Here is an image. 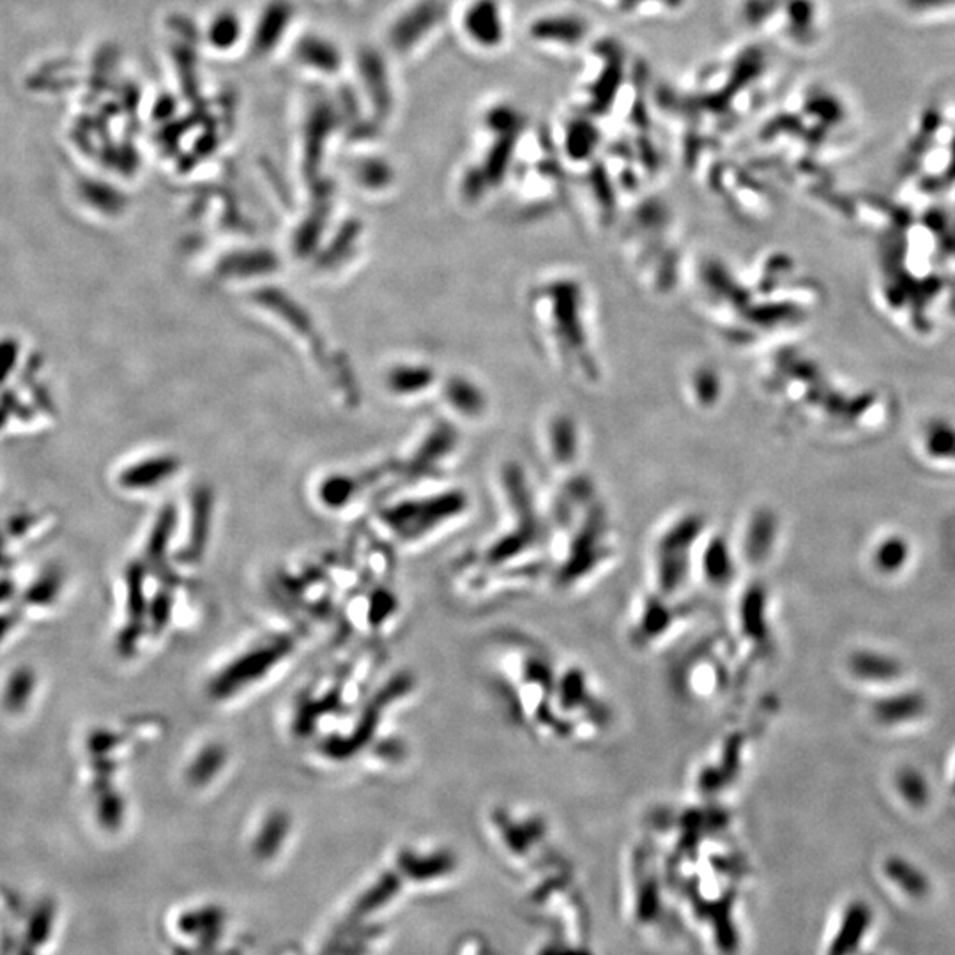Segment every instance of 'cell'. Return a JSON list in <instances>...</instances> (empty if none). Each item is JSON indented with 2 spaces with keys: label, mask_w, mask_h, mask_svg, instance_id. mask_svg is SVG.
<instances>
[{
  "label": "cell",
  "mask_w": 955,
  "mask_h": 955,
  "mask_svg": "<svg viewBox=\"0 0 955 955\" xmlns=\"http://www.w3.org/2000/svg\"><path fill=\"white\" fill-rule=\"evenodd\" d=\"M292 645L287 639H277L269 645L259 646L248 653L241 654L218 673L211 682V696L217 699H226L240 693L241 688L248 687L252 683L259 682L266 674L282 662L291 653Z\"/></svg>",
  "instance_id": "cell-4"
},
{
  "label": "cell",
  "mask_w": 955,
  "mask_h": 955,
  "mask_svg": "<svg viewBox=\"0 0 955 955\" xmlns=\"http://www.w3.org/2000/svg\"><path fill=\"white\" fill-rule=\"evenodd\" d=\"M909 10L928 11L955 4V0H904Z\"/></svg>",
  "instance_id": "cell-11"
},
{
  "label": "cell",
  "mask_w": 955,
  "mask_h": 955,
  "mask_svg": "<svg viewBox=\"0 0 955 955\" xmlns=\"http://www.w3.org/2000/svg\"><path fill=\"white\" fill-rule=\"evenodd\" d=\"M526 36L547 56H568L589 42V22L572 11H547L529 22Z\"/></svg>",
  "instance_id": "cell-3"
},
{
  "label": "cell",
  "mask_w": 955,
  "mask_h": 955,
  "mask_svg": "<svg viewBox=\"0 0 955 955\" xmlns=\"http://www.w3.org/2000/svg\"><path fill=\"white\" fill-rule=\"evenodd\" d=\"M657 0H620V4L625 5L630 11L632 16H645V14L659 13L657 10ZM671 11L682 8L683 0H664Z\"/></svg>",
  "instance_id": "cell-10"
},
{
  "label": "cell",
  "mask_w": 955,
  "mask_h": 955,
  "mask_svg": "<svg viewBox=\"0 0 955 955\" xmlns=\"http://www.w3.org/2000/svg\"><path fill=\"white\" fill-rule=\"evenodd\" d=\"M846 920L847 932H852V934H844L838 940L837 952L841 955H846L847 952L853 951V943H858V940H860V932L864 931V926H866L864 920H867L866 911H864V908L853 909L852 914L847 915Z\"/></svg>",
  "instance_id": "cell-9"
},
{
  "label": "cell",
  "mask_w": 955,
  "mask_h": 955,
  "mask_svg": "<svg viewBox=\"0 0 955 955\" xmlns=\"http://www.w3.org/2000/svg\"><path fill=\"white\" fill-rule=\"evenodd\" d=\"M696 602L671 600L646 589L632 603L628 614V639L637 648H654L693 620Z\"/></svg>",
  "instance_id": "cell-2"
},
{
  "label": "cell",
  "mask_w": 955,
  "mask_h": 955,
  "mask_svg": "<svg viewBox=\"0 0 955 955\" xmlns=\"http://www.w3.org/2000/svg\"><path fill=\"white\" fill-rule=\"evenodd\" d=\"M461 27L469 45L480 52H501L509 45V11L501 0H469L462 11Z\"/></svg>",
  "instance_id": "cell-5"
},
{
  "label": "cell",
  "mask_w": 955,
  "mask_h": 955,
  "mask_svg": "<svg viewBox=\"0 0 955 955\" xmlns=\"http://www.w3.org/2000/svg\"><path fill=\"white\" fill-rule=\"evenodd\" d=\"M560 662L535 640L506 636L498 665V696L513 724L541 739L560 742L555 715Z\"/></svg>",
  "instance_id": "cell-1"
},
{
  "label": "cell",
  "mask_w": 955,
  "mask_h": 955,
  "mask_svg": "<svg viewBox=\"0 0 955 955\" xmlns=\"http://www.w3.org/2000/svg\"><path fill=\"white\" fill-rule=\"evenodd\" d=\"M807 110L812 115H818V118L824 119L829 123H835V121L843 118L844 113L843 105L838 103L837 99L830 95L810 96L809 101H807Z\"/></svg>",
  "instance_id": "cell-7"
},
{
  "label": "cell",
  "mask_w": 955,
  "mask_h": 955,
  "mask_svg": "<svg viewBox=\"0 0 955 955\" xmlns=\"http://www.w3.org/2000/svg\"><path fill=\"white\" fill-rule=\"evenodd\" d=\"M223 762H225V748L220 747V745H208V747L203 748V752L198 754L194 764L188 768V773H186L189 784H194V786L208 784L209 781H212V776L222 770Z\"/></svg>",
  "instance_id": "cell-6"
},
{
  "label": "cell",
  "mask_w": 955,
  "mask_h": 955,
  "mask_svg": "<svg viewBox=\"0 0 955 955\" xmlns=\"http://www.w3.org/2000/svg\"><path fill=\"white\" fill-rule=\"evenodd\" d=\"M904 560H906V547H904L903 541L897 540L883 541L878 549V555H876V561L880 565L878 568L885 570V572L901 568Z\"/></svg>",
  "instance_id": "cell-8"
}]
</instances>
